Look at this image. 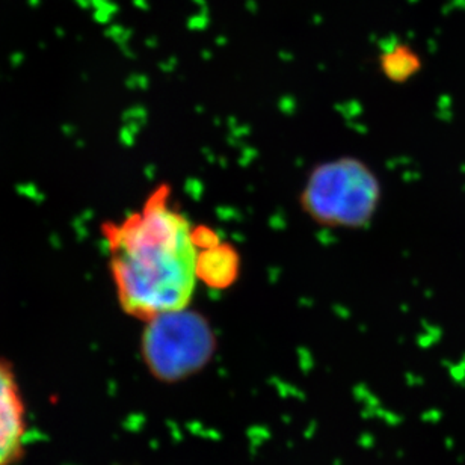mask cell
<instances>
[{"label":"cell","instance_id":"3","mask_svg":"<svg viewBox=\"0 0 465 465\" xmlns=\"http://www.w3.org/2000/svg\"><path fill=\"white\" fill-rule=\"evenodd\" d=\"M310 207L333 221H355L366 216L374 202V184L355 166H328L308 189Z\"/></svg>","mask_w":465,"mask_h":465},{"label":"cell","instance_id":"2","mask_svg":"<svg viewBox=\"0 0 465 465\" xmlns=\"http://www.w3.org/2000/svg\"><path fill=\"white\" fill-rule=\"evenodd\" d=\"M213 337L202 320L184 310L166 313L148 322L142 338V358L162 383H180L207 366Z\"/></svg>","mask_w":465,"mask_h":465},{"label":"cell","instance_id":"5","mask_svg":"<svg viewBox=\"0 0 465 465\" xmlns=\"http://www.w3.org/2000/svg\"><path fill=\"white\" fill-rule=\"evenodd\" d=\"M384 70L396 79H407L420 69V59L407 44H393L383 55Z\"/></svg>","mask_w":465,"mask_h":465},{"label":"cell","instance_id":"4","mask_svg":"<svg viewBox=\"0 0 465 465\" xmlns=\"http://www.w3.org/2000/svg\"><path fill=\"white\" fill-rule=\"evenodd\" d=\"M26 405L15 374L0 358V465H15L24 453Z\"/></svg>","mask_w":465,"mask_h":465},{"label":"cell","instance_id":"1","mask_svg":"<svg viewBox=\"0 0 465 465\" xmlns=\"http://www.w3.org/2000/svg\"><path fill=\"white\" fill-rule=\"evenodd\" d=\"M118 302L137 319L153 320L188 306L198 277L191 225L159 188L142 207L101 227Z\"/></svg>","mask_w":465,"mask_h":465}]
</instances>
